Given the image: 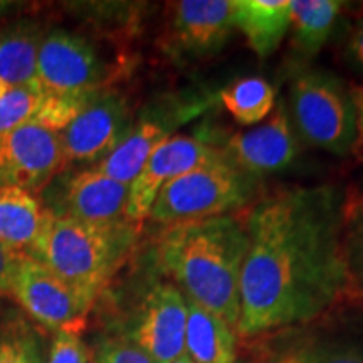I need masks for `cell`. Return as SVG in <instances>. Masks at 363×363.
<instances>
[{"label": "cell", "mask_w": 363, "mask_h": 363, "mask_svg": "<svg viewBox=\"0 0 363 363\" xmlns=\"http://www.w3.org/2000/svg\"><path fill=\"white\" fill-rule=\"evenodd\" d=\"M345 194L337 184L291 185L249 207L238 337L306 323L345 303Z\"/></svg>", "instance_id": "6da1fadb"}, {"label": "cell", "mask_w": 363, "mask_h": 363, "mask_svg": "<svg viewBox=\"0 0 363 363\" xmlns=\"http://www.w3.org/2000/svg\"><path fill=\"white\" fill-rule=\"evenodd\" d=\"M246 252L244 217L227 214L167 225L153 247L152 262L185 298L238 328Z\"/></svg>", "instance_id": "7a4b0ae2"}, {"label": "cell", "mask_w": 363, "mask_h": 363, "mask_svg": "<svg viewBox=\"0 0 363 363\" xmlns=\"http://www.w3.org/2000/svg\"><path fill=\"white\" fill-rule=\"evenodd\" d=\"M138 238L140 224L131 220L89 224L45 211L40 233L27 254L93 306L128 259Z\"/></svg>", "instance_id": "3957f363"}, {"label": "cell", "mask_w": 363, "mask_h": 363, "mask_svg": "<svg viewBox=\"0 0 363 363\" xmlns=\"http://www.w3.org/2000/svg\"><path fill=\"white\" fill-rule=\"evenodd\" d=\"M252 363H363V306L342 303L318 318L247 340Z\"/></svg>", "instance_id": "277c9868"}, {"label": "cell", "mask_w": 363, "mask_h": 363, "mask_svg": "<svg viewBox=\"0 0 363 363\" xmlns=\"http://www.w3.org/2000/svg\"><path fill=\"white\" fill-rule=\"evenodd\" d=\"M261 197V179L229 160L197 167L177 177L158 192L148 219L155 224L208 219L249 208Z\"/></svg>", "instance_id": "5b68a950"}, {"label": "cell", "mask_w": 363, "mask_h": 363, "mask_svg": "<svg viewBox=\"0 0 363 363\" xmlns=\"http://www.w3.org/2000/svg\"><path fill=\"white\" fill-rule=\"evenodd\" d=\"M286 106L303 142L337 157L350 155L355 148V108L350 88L337 74L299 67L289 84Z\"/></svg>", "instance_id": "8992f818"}, {"label": "cell", "mask_w": 363, "mask_h": 363, "mask_svg": "<svg viewBox=\"0 0 363 363\" xmlns=\"http://www.w3.org/2000/svg\"><path fill=\"white\" fill-rule=\"evenodd\" d=\"M219 103V91L184 88L167 91L145 104L135 116L131 130L111 155L96 163V169L121 184L130 185L147 158L179 130L197 120Z\"/></svg>", "instance_id": "52a82bcc"}, {"label": "cell", "mask_w": 363, "mask_h": 363, "mask_svg": "<svg viewBox=\"0 0 363 363\" xmlns=\"http://www.w3.org/2000/svg\"><path fill=\"white\" fill-rule=\"evenodd\" d=\"M38 83L74 120L86 103L104 89L108 69L88 39L69 30L54 29L40 40Z\"/></svg>", "instance_id": "ba28073f"}, {"label": "cell", "mask_w": 363, "mask_h": 363, "mask_svg": "<svg viewBox=\"0 0 363 363\" xmlns=\"http://www.w3.org/2000/svg\"><path fill=\"white\" fill-rule=\"evenodd\" d=\"M185 294L157 271L115 335L133 343L152 363H172L185 353Z\"/></svg>", "instance_id": "9c48e42d"}, {"label": "cell", "mask_w": 363, "mask_h": 363, "mask_svg": "<svg viewBox=\"0 0 363 363\" xmlns=\"http://www.w3.org/2000/svg\"><path fill=\"white\" fill-rule=\"evenodd\" d=\"M135 116L128 98L104 88L59 133L62 158L67 163H99L126 138Z\"/></svg>", "instance_id": "30bf717a"}, {"label": "cell", "mask_w": 363, "mask_h": 363, "mask_svg": "<svg viewBox=\"0 0 363 363\" xmlns=\"http://www.w3.org/2000/svg\"><path fill=\"white\" fill-rule=\"evenodd\" d=\"M130 185L96 167L62 174L45 189V211L89 224H116L126 219Z\"/></svg>", "instance_id": "8fae6325"}, {"label": "cell", "mask_w": 363, "mask_h": 363, "mask_svg": "<svg viewBox=\"0 0 363 363\" xmlns=\"http://www.w3.org/2000/svg\"><path fill=\"white\" fill-rule=\"evenodd\" d=\"M11 294L38 323L52 331L84 328L91 306L43 262L21 252Z\"/></svg>", "instance_id": "7c38bea8"}, {"label": "cell", "mask_w": 363, "mask_h": 363, "mask_svg": "<svg viewBox=\"0 0 363 363\" xmlns=\"http://www.w3.org/2000/svg\"><path fill=\"white\" fill-rule=\"evenodd\" d=\"M225 160L224 153L206 138L175 135L147 158L140 174L130 184L126 219L142 224L148 219L157 195L169 182L197 167Z\"/></svg>", "instance_id": "4fadbf2b"}, {"label": "cell", "mask_w": 363, "mask_h": 363, "mask_svg": "<svg viewBox=\"0 0 363 363\" xmlns=\"http://www.w3.org/2000/svg\"><path fill=\"white\" fill-rule=\"evenodd\" d=\"M65 167L61 136L40 125H26L0 133V190L33 194L48 187Z\"/></svg>", "instance_id": "5bb4252c"}, {"label": "cell", "mask_w": 363, "mask_h": 363, "mask_svg": "<svg viewBox=\"0 0 363 363\" xmlns=\"http://www.w3.org/2000/svg\"><path fill=\"white\" fill-rule=\"evenodd\" d=\"M214 145L234 167L261 180L267 174L288 169L299 155V140L284 99L276 103L266 123L227 135Z\"/></svg>", "instance_id": "9a60e30c"}, {"label": "cell", "mask_w": 363, "mask_h": 363, "mask_svg": "<svg viewBox=\"0 0 363 363\" xmlns=\"http://www.w3.org/2000/svg\"><path fill=\"white\" fill-rule=\"evenodd\" d=\"M234 0H182L174 4L165 52L175 61L214 56L234 30Z\"/></svg>", "instance_id": "2e32d148"}, {"label": "cell", "mask_w": 363, "mask_h": 363, "mask_svg": "<svg viewBox=\"0 0 363 363\" xmlns=\"http://www.w3.org/2000/svg\"><path fill=\"white\" fill-rule=\"evenodd\" d=\"M233 22L256 56L267 57L289 33L291 0H234Z\"/></svg>", "instance_id": "e0dca14e"}, {"label": "cell", "mask_w": 363, "mask_h": 363, "mask_svg": "<svg viewBox=\"0 0 363 363\" xmlns=\"http://www.w3.org/2000/svg\"><path fill=\"white\" fill-rule=\"evenodd\" d=\"M185 355L195 363H235L239 360L238 331L224 318L187 299Z\"/></svg>", "instance_id": "ac0fdd59"}, {"label": "cell", "mask_w": 363, "mask_h": 363, "mask_svg": "<svg viewBox=\"0 0 363 363\" xmlns=\"http://www.w3.org/2000/svg\"><path fill=\"white\" fill-rule=\"evenodd\" d=\"M40 34L35 24L17 22L0 30V98L38 81Z\"/></svg>", "instance_id": "d6986e66"}, {"label": "cell", "mask_w": 363, "mask_h": 363, "mask_svg": "<svg viewBox=\"0 0 363 363\" xmlns=\"http://www.w3.org/2000/svg\"><path fill=\"white\" fill-rule=\"evenodd\" d=\"M345 4L338 0H291V49L298 62L315 57L333 34Z\"/></svg>", "instance_id": "ffe728a7"}, {"label": "cell", "mask_w": 363, "mask_h": 363, "mask_svg": "<svg viewBox=\"0 0 363 363\" xmlns=\"http://www.w3.org/2000/svg\"><path fill=\"white\" fill-rule=\"evenodd\" d=\"M44 207L22 189L0 190V242L13 251H29L44 222Z\"/></svg>", "instance_id": "44dd1931"}, {"label": "cell", "mask_w": 363, "mask_h": 363, "mask_svg": "<svg viewBox=\"0 0 363 363\" xmlns=\"http://www.w3.org/2000/svg\"><path fill=\"white\" fill-rule=\"evenodd\" d=\"M342 247L347 272L345 303L363 306V194L358 187L345 194Z\"/></svg>", "instance_id": "7402d4cb"}, {"label": "cell", "mask_w": 363, "mask_h": 363, "mask_svg": "<svg viewBox=\"0 0 363 363\" xmlns=\"http://www.w3.org/2000/svg\"><path fill=\"white\" fill-rule=\"evenodd\" d=\"M219 101L240 126L261 123L274 110L276 89L259 76H249L219 91Z\"/></svg>", "instance_id": "603a6c76"}, {"label": "cell", "mask_w": 363, "mask_h": 363, "mask_svg": "<svg viewBox=\"0 0 363 363\" xmlns=\"http://www.w3.org/2000/svg\"><path fill=\"white\" fill-rule=\"evenodd\" d=\"M49 96L35 81L0 98V133L26 125L44 126Z\"/></svg>", "instance_id": "cb8c5ba5"}, {"label": "cell", "mask_w": 363, "mask_h": 363, "mask_svg": "<svg viewBox=\"0 0 363 363\" xmlns=\"http://www.w3.org/2000/svg\"><path fill=\"white\" fill-rule=\"evenodd\" d=\"M0 363H48L43 338L21 316L0 318Z\"/></svg>", "instance_id": "d4e9b609"}, {"label": "cell", "mask_w": 363, "mask_h": 363, "mask_svg": "<svg viewBox=\"0 0 363 363\" xmlns=\"http://www.w3.org/2000/svg\"><path fill=\"white\" fill-rule=\"evenodd\" d=\"M91 363H152V360L128 340L111 335L99 340Z\"/></svg>", "instance_id": "484cf974"}, {"label": "cell", "mask_w": 363, "mask_h": 363, "mask_svg": "<svg viewBox=\"0 0 363 363\" xmlns=\"http://www.w3.org/2000/svg\"><path fill=\"white\" fill-rule=\"evenodd\" d=\"M48 363H89L88 348L81 340L79 331H56L49 347Z\"/></svg>", "instance_id": "4316f807"}, {"label": "cell", "mask_w": 363, "mask_h": 363, "mask_svg": "<svg viewBox=\"0 0 363 363\" xmlns=\"http://www.w3.org/2000/svg\"><path fill=\"white\" fill-rule=\"evenodd\" d=\"M19 256V251H13L6 244L0 242V294H11Z\"/></svg>", "instance_id": "83f0119b"}, {"label": "cell", "mask_w": 363, "mask_h": 363, "mask_svg": "<svg viewBox=\"0 0 363 363\" xmlns=\"http://www.w3.org/2000/svg\"><path fill=\"white\" fill-rule=\"evenodd\" d=\"M348 62L363 74V19H360L348 35L347 48H345Z\"/></svg>", "instance_id": "f1b7e54d"}, {"label": "cell", "mask_w": 363, "mask_h": 363, "mask_svg": "<svg viewBox=\"0 0 363 363\" xmlns=\"http://www.w3.org/2000/svg\"><path fill=\"white\" fill-rule=\"evenodd\" d=\"M350 96L353 108H355V126H357V142L355 147H363V86H352Z\"/></svg>", "instance_id": "f546056e"}, {"label": "cell", "mask_w": 363, "mask_h": 363, "mask_svg": "<svg viewBox=\"0 0 363 363\" xmlns=\"http://www.w3.org/2000/svg\"><path fill=\"white\" fill-rule=\"evenodd\" d=\"M172 363H195V362L189 355H185V353H184V355H180L179 358H177V360H174Z\"/></svg>", "instance_id": "4dcf8cb0"}, {"label": "cell", "mask_w": 363, "mask_h": 363, "mask_svg": "<svg viewBox=\"0 0 363 363\" xmlns=\"http://www.w3.org/2000/svg\"><path fill=\"white\" fill-rule=\"evenodd\" d=\"M235 363H252V362L249 360V358H239V360L235 362Z\"/></svg>", "instance_id": "1f68e13d"}, {"label": "cell", "mask_w": 363, "mask_h": 363, "mask_svg": "<svg viewBox=\"0 0 363 363\" xmlns=\"http://www.w3.org/2000/svg\"><path fill=\"white\" fill-rule=\"evenodd\" d=\"M358 189H360V192L363 194V182H362V187H358Z\"/></svg>", "instance_id": "d6a6232c"}]
</instances>
